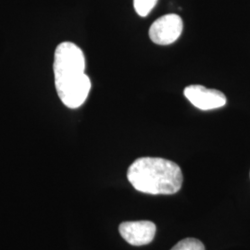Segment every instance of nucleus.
Segmentation results:
<instances>
[{
    "mask_svg": "<svg viewBox=\"0 0 250 250\" xmlns=\"http://www.w3.org/2000/svg\"><path fill=\"white\" fill-rule=\"evenodd\" d=\"M55 86L66 107L77 108L87 99L91 81L84 73L85 59L78 45L64 42L58 45L54 57Z\"/></svg>",
    "mask_w": 250,
    "mask_h": 250,
    "instance_id": "f257e3e1",
    "label": "nucleus"
},
{
    "mask_svg": "<svg viewBox=\"0 0 250 250\" xmlns=\"http://www.w3.org/2000/svg\"><path fill=\"white\" fill-rule=\"evenodd\" d=\"M127 178L137 191L150 195H172L182 188L183 173L173 161L145 157L133 162Z\"/></svg>",
    "mask_w": 250,
    "mask_h": 250,
    "instance_id": "f03ea898",
    "label": "nucleus"
},
{
    "mask_svg": "<svg viewBox=\"0 0 250 250\" xmlns=\"http://www.w3.org/2000/svg\"><path fill=\"white\" fill-rule=\"evenodd\" d=\"M183 20L177 14H167L152 23L149 37L153 43L168 45L174 43L183 32Z\"/></svg>",
    "mask_w": 250,
    "mask_h": 250,
    "instance_id": "7ed1b4c3",
    "label": "nucleus"
},
{
    "mask_svg": "<svg viewBox=\"0 0 250 250\" xmlns=\"http://www.w3.org/2000/svg\"><path fill=\"white\" fill-rule=\"evenodd\" d=\"M184 95L192 105L201 110L220 108L225 106L227 102L226 97L221 91L206 88L199 84H192L186 87Z\"/></svg>",
    "mask_w": 250,
    "mask_h": 250,
    "instance_id": "20e7f679",
    "label": "nucleus"
},
{
    "mask_svg": "<svg viewBox=\"0 0 250 250\" xmlns=\"http://www.w3.org/2000/svg\"><path fill=\"white\" fill-rule=\"evenodd\" d=\"M157 231L156 224L149 221L125 222L120 224L119 232L125 241L140 247L151 243Z\"/></svg>",
    "mask_w": 250,
    "mask_h": 250,
    "instance_id": "39448f33",
    "label": "nucleus"
},
{
    "mask_svg": "<svg viewBox=\"0 0 250 250\" xmlns=\"http://www.w3.org/2000/svg\"><path fill=\"white\" fill-rule=\"evenodd\" d=\"M157 2L158 0H134V9L139 16L146 17L154 9Z\"/></svg>",
    "mask_w": 250,
    "mask_h": 250,
    "instance_id": "423d86ee",
    "label": "nucleus"
},
{
    "mask_svg": "<svg viewBox=\"0 0 250 250\" xmlns=\"http://www.w3.org/2000/svg\"><path fill=\"white\" fill-rule=\"evenodd\" d=\"M170 250H205V247L196 238H186L178 242Z\"/></svg>",
    "mask_w": 250,
    "mask_h": 250,
    "instance_id": "0eeeda50",
    "label": "nucleus"
}]
</instances>
